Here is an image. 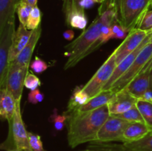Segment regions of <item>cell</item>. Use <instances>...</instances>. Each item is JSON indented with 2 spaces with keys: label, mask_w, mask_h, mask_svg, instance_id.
Here are the masks:
<instances>
[{
  "label": "cell",
  "mask_w": 152,
  "mask_h": 151,
  "mask_svg": "<svg viewBox=\"0 0 152 151\" xmlns=\"http://www.w3.org/2000/svg\"><path fill=\"white\" fill-rule=\"evenodd\" d=\"M151 59L152 43H148L142 49L129 70L114 82L109 90L117 93L126 88V86L142 72L143 68L146 66Z\"/></svg>",
  "instance_id": "cell-5"
},
{
  "label": "cell",
  "mask_w": 152,
  "mask_h": 151,
  "mask_svg": "<svg viewBox=\"0 0 152 151\" xmlns=\"http://www.w3.org/2000/svg\"><path fill=\"white\" fill-rule=\"evenodd\" d=\"M41 33L42 26L39 25L37 29L33 30V33L28 44L25 46V48L22 50V52L19 53V56L16 57V59L13 61V63H16L19 65H30V62H31L33 53H34L36 45L41 36Z\"/></svg>",
  "instance_id": "cell-17"
},
{
  "label": "cell",
  "mask_w": 152,
  "mask_h": 151,
  "mask_svg": "<svg viewBox=\"0 0 152 151\" xmlns=\"http://www.w3.org/2000/svg\"><path fill=\"white\" fill-rule=\"evenodd\" d=\"M28 136H29L30 145L33 151H46L44 149L42 141L40 136L31 133V132H28Z\"/></svg>",
  "instance_id": "cell-32"
},
{
  "label": "cell",
  "mask_w": 152,
  "mask_h": 151,
  "mask_svg": "<svg viewBox=\"0 0 152 151\" xmlns=\"http://www.w3.org/2000/svg\"><path fill=\"white\" fill-rule=\"evenodd\" d=\"M150 1H151V6L152 7V0H150Z\"/></svg>",
  "instance_id": "cell-45"
},
{
  "label": "cell",
  "mask_w": 152,
  "mask_h": 151,
  "mask_svg": "<svg viewBox=\"0 0 152 151\" xmlns=\"http://www.w3.org/2000/svg\"><path fill=\"white\" fill-rule=\"evenodd\" d=\"M96 2L95 0H81L80 1V6L83 9H88L91 7Z\"/></svg>",
  "instance_id": "cell-38"
},
{
  "label": "cell",
  "mask_w": 152,
  "mask_h": 151,
  "mask_svg": "<svg viewBox=\"0 0 152 151\" xmlns=\"http://www.w3.org/2000/svg\"><path fill=\"white\" fill-rule=\"evenodd\" d=\"M150 7V0H112L111 8L114 9L116 20L129 33L137 28Z\"/></svg>",
  "instance_id": "cell-3"
},
{
  "label": "cell",
  "mask_w": 152,
  "mask_h": 151,
  "mask_svg": "<svg viewBox=\"0 0 152 151\" xmlns=\"http://www.w3.org/2000/svg\"><path fill=\"white\" fill-rule=\"evenodd\" d=\"M136 106L143 118L144 122L152 133V102L138 99Z\"/></svg>",
  "instance_id": "cell-23"
},
{
  "label": "cell",
  "mask_w": 152,
  "mask_h": 151,
  "mask_svg": "<svg viewBox=\"0 0 152 151\" xmlns=\"http://www.w3.org/2000/svg\"><path fill=\"white\" fill-rule=\"evenodd\" d=\"M17 103L14 96L7 88L0 89V115L2 120L12 121L16 112Z\"/></svg>",
  "instance_id": "cell-15"
},
{
  "label": "cell",
  "mask_w": 152,
  "mask_h": 151,
  "mask_svg": "<svg viewBox=\"0 0 152 151\" xmlns=\"http://www.w3.org/2000/svg\"><path fill=\"white\" fill-rule=\"evenodd\" d=\"M151 133L145 123L129 122L123 135V142L131 143L139 141Z\"/></svg>",
  "instance_id": "cell-16"
},
{
  "label": "cell",
  "mask_w": 152,
  "mask_h": 151,
  "mask_svg": "<svg viewBox=\"0 0 152 151\" xmlns=\"http://www.w3.org/2000/svg\"><path fill=\"white\" fill-rule=\"evenodd\" d=\"M126 90L136 99H140L148 90H152V76L149 70H142L126 87Z\"/></svg>",
  "instance_id": "cell-13"
},
{
  "label": "cell",
  "mask_w": 152,
  "mask_h": 151,
  "mask_svg": "<svg viewBox=\"0 0 152 151\" xmlns=\"http://www.w3.org/2000/svg\"><path fill=\"white\" fill-rule=\"evenodd\" d=\"M43 99H44V94L39 89L31 90L28 93V101L33 105H37L40 103L42 102Z\"/></svg>",
  "instance_id": "cell-35"
},
{
  "label": "cell",
  "mask_w": 152,
  "mask_h": 151,
  "mask_svg": "<svg viewBox=\"0 0 152 151\" xmlns=\"http://www.w3.org/2000/svg\"><path fill=\"white\" fill-rule=\"evenodd\" d=\"M15 20L9 22L0 30V89L7 87L9 53L15 32Z\"/></svg>",
  "instance_id": "cell-6"
},
{
  "label": "cell",
  "mask_w": 152,
  "mask_h": 151,
  "mask_svg": "<svg viewBox=\"0 0 152 151\" xmlns=\"http://www.w3.org/2000/svg\"><path fill=\"white\" fill-rule=\"evenodd\" d=\"M137 99L134 97L126 89L117 92L108 103L110 115H118L126 112L136 105Z\"/></svg>",
  "instance_id": "cell-11"
},
{
  "label": "cell",
  "mask_w": 152,
  "mask_h": 151,
  "mask_svg": "<svg viewBox=\"0 0 152 151\" xmlns=\"http://www.w3.org/2000/svg\"><path fill=\"white\" fill-rule=\"evenodd\" d=\"M8 124L11 125L13 137L19 149L22 151H33L30 145L28 132L26 130L22 118L20 103H17L14 116L12 121H9Z\"/></svg>",
  "instance_id": "cell-10"
},
{
  "label": "cell",
  "mask_w": 152,
  "mask_h": 151,
  "mask_svg": "<svg viewBox=\"0 0 152 151\" xmlns=\"http://www.w3.org/2000/svg\"><path fill=\"white\" fill-rule=\"evenodd\" d=\"M128 32L117 20L111 25V38L117 39H125L127 36Z\"/></svg>",
  "instance_id": "cell-30"
},
{
  "label": "cell",
  "mask_w": 152,
  "mask_h": 151,
  "mask_svg": "<svg viewBox=\"0 0 152 151\" xmlns=\"http://www.w3.org/2000/svg\"><path fill=\"white\" fill-rule=\"evenodd\" d=\"M104 1H105V0H95V1H96V3H100V4H102Z\"/></svg>",
  "instance_id": "cell-43"
},
{
  "label": "cell",
  "mask_w": 152,
  "mask_h": 151,
  "mask_svg": "<svg viewBox=\"0 0 152 151\" xmlns=\"http://www.w3.org/2000/svg\"><path fill=\"white\" fill-rule=\"evenodd\" d=\"M50 119H51L52 122L53 123L55 129L58 131H61V130H63L66 121L68 120V115L65 114V113L62 115H59L57 113L56 109H54L53 114L50 116Z\"/></svg>",
  "instance_id": "cell-29"
},
{
  "label": "cell",
  "mask_w": 152,
  "mask_h": 151,
  "mask_svg": "<svg viewBox=\"0 0 152 151\" xmlns=\"http://www.w3.org/2000/svg\"><path fill=\"white\" fill-rule=\"evenodd\" d=\"M41 19L42 13L38 6H34L33 7L31 13L28 18V23H27L26 28L30 30H34L37 29L39 25H41Z\"/></svg>",
  "instance_id": "cell-27"
},
{
  "label": "cell",
  "mask_w": 152,
  "mask_h": 151,
  "mask_svg": "<svg viewBox=\"0 0 152 151\" xmlns=\"http://www.w3.org/2000/svg\"><path fill=\"white\" fill-rule=\"evenodd\" d=\"M32 33L33 30H30L25 26L19 24L13 36V41L10 47L9 53V64L13 62L22 52V50L25 48Z\"/></svg>",
  "instance_id": "cell-14"
},
{
  "label": "cell",
  "mask_w": 152,
  "mask_h": 151,
  "mask_svg": "<svg viewBox=\"0 0 152 151\" xmlns=\"http://www.w3.org/2000/svg\"><path fill=\"white\" fill-rule=\"evenodd\" d=\"M21 0H0V30L10 21L15 20L16 7Z\"/></svg>",
  "instance_id": "cell-18"
},
{
  "label": "cell",
  "mask_w": 152,
  "mask_h": 151,
  "mask_svg": "<svg viewBox=\"0 0 152 151\" xmlns=\"http://www.w3.org/2000/svg\"><path fill=\"white\" fill-rule=\"evenodd\" d=\"M41 86V81L37 76L28 72L25 80V87L31 90L38 89Z\"/></svg>",
  "instance_id": "cell-33"
},
{
  "label": "cell",
  "mask_w": 152,
  "mask_h": 151,
  "mask_svg": "<svg viewBox=\"0 0 152 151\" xmlns=\"http://www.w3.org/2000/svg\"><path fill=\"white\" fill-rule=\"evenodd\" d=\"M23 1L28 3V4H31V5H32L33 7H34V6L37 5V1H38V0H23Z\"/></svg>",
  "instance_id": "cell-42"
},
{
  "label": "cell",
  "mask_w": 152,
  "mask_h": 151,
  "mask_svg": "<svg viewBox=\"0 0 152 151\" xmlns=\"http://www.w3.org/2000/svg\"><path fill=\"white\" fill-rule=\"evenodd\" d=\"M116 116L119 117V118H122V119L125 120V121H128V122H144L143 118H142V115H141L139 109L135 105L130 110H129L126 112L123 113L118 114V115H114Z\"/></svg>",
  "instance_id": "cell-26"
},
{
  "label": "cell",
  "mask_w": 152,
  "mask_h": 151,
  "mask_svg": "<svg viewBox=\"0 0 152 151\" xmlns=\"http://www.w3.org/2000/svg\"><path fill=\"white\" fill-rule=\"evenodd\" d=\"M149 43H152V33H151V36H150Z\"/></svg>",
  "instance_id": "cell-44"
},
{
  "label": "cell",
  "mask_w": 152,
  "mask_h": 151,
  "mask_svg": "<svg viewBox=\"0 0 152 151\" xmlns=\"http://www.w3.org/2000/svg\"><path fill=\"white\" fill-rule=\"evenodd\" d=\"M90 99V97L88 96L87 93L83 91V87L80 88V87H76L70 98L67 107V111L65 113L69 115L72 113L76 112L82 106L88 103Z\"/></svg>",
  "instance_id": "cell-21"
},
{
  "label": "cell",
  "mask_w": 152,
  "mask_h": 151,
  "mask_svg": "<svg viewBox=\"0 0 152 151\" xmlns=\"http://www.w3.org/2000/svg\"><path fill=\"white\" fill-rule=\"evenodd\" d=\"M30 68L36 73H41L48 68V65L38 56H36L34 60L30 65Z\"/></svg>",
  "instance_id": "cell-34"
},
{
  "label": "cell",
  "mask_w": 152,
  "mask_h": 151,
  "mask_svg": "<svg viewBox=\"0 0 152 151\" xmlns=\"http://www.w3.org/2000/svg\"><path fill=\"white\" fill-rule=\"evenodd\" d=\"M151 33L148 36L146 37V38H145V40H144V41L141 43L139 47L136 49V50H134V51L132 52V53H130V54H129V56L126 58V59H123V60L122 61L120 64H119V65H117V67H116L114 73H113L112 76H111V77L110 78V79L108 80V82L106 83V84L104 86V87L102 88V91H106V90H109L110 88L111 87V86L114 84V82H115L117 80H118L119 78H120V77H121L122 76H123V74H124L125 73H126V71L129 70V68H130L131 65H132V63L134 62V61L135 60V59L137 57V56L139 55V53H140V51L142 50V49L143 48V47H145L147 44H148V43H149V39H150V36H151Z\"/></svg>",
  "instance_id": "cell-12"
},
{
  "label": "cell",
  "mask_w": 152,
  "mask_h": 151,
  "mask_svg": "<svg viewBox=\"0 0 152 151\" xmlns=\"http://www.w3.org/2000/svg\"><path fill=\"white\" fill-rule=\"evenodd\" d=\"M8 134H7L5 140L1 143L0 148H1V150L4 151H22L16 144V141H15L14 137H13L11 125L10 124H8Z\"/></svg>",
  "instance_id": "cell-28"
},
{
  "label": "cell",
  "mask_w": 152,
  "mask_h": 151,
  "mask_svg": "<svg viewBox=\"0 0 152 151\" xmlns=\"http://www.w3.org/2000/svg\"><path fill=\"white\" fill-rule=\"evenodd\" d=\"M81 0H65L64 1V12L69 11V10L79 9V10H84L80 6Z\"/></svg>",
  "instance_id": "cell-36"
},
{
  "label": "cell",
  "mask_w": 152,
  "mask_h": 151,
  "mask_svg": "<svg viewBox=\"0 0 152 151\" xmlns=\"http://www.w3.org/2000/svg\"><path fill=\"white\" fill-rule=\"evenodd\" d=\"M62 1H65V0H62Z\"/></svg>",
  "instance_id": "cell-46"
},
{
  "label": "cell",
  "mask_w": 152,
  "mask_h": 151,
  "mask_svg": "<svg viewBox=\"0 0 152 151\" xmlns=\"http://www.w3.org/2000/svg\"><path fill=\"white\" fill-rule=\"evenodd\" d=\"M128 151H152V133L139 141L123 144Z\"/></svg>",
  "instance_id": "cell-22"
},
{
  "label": "cell",
  "mask_w": 152,
  "mask_h": 151,
  "mask_svg": "<svg viewBox=\"0 0 152 151\" xmlns=\"http://www.w3.org/2000/svg\"><path fill=\"white\" fill-rule=\"evenodd\" d=\"M115 93L112 92L111 90H106V91H102L99 94L95 96L94 97L91 98L88 101V103L82 106L80 109L77 110L76 112L84 113L88 111H91L94 110L98 109V108L103 107L108 105L109 101L111 98L114 96Z\"/></svg>",
  "instance_id": "cell-19"
},
{
  "label": "cell",
  "mask_w": 152,
  "mask_h": 151,
  "mask_svg": "<svg viewBox=\"0 0 152 151\" xmlns=\"http://www.w3.org/2000/svg\"><path fill=\"white\" fill-rule=\"evenodd\" d=\"M117 65L116 53L114 51L83 87V91L87 93L90 99L102 92V88L111 77Z\"/></svg>",
  "instance_id": "cell-4"
},
{
  "label": "cell",
  "mask_w": 152,
  "mask_h": 151,
  "mask_svg": "<svg viewBox=\"0 0 152 151\" xmlns=\"http://www.w3.org/2000/svg\"><path fill=\"white\" fill-rule=\"evenodd\" d=\"M79 151H128L124 145L112 144L109 143H99V142H93V144L89 145L86 150Z\"/></svg>",
  "instance_id": "cell-24"
},
{
  "label": "cell",
  "mask_w": 152,
  "mask_h": 151,
  "mask_svg": "<svg viewBox=\"0 0 152 151\" xmlns=\"http://www.w3.org/2000/svg\"><path fill=\"white\" fill-rule=\"evenodd\" d=\"M140 99L145 101H148V102H152V90H148V91H147Z\"/></svg>",
  "instance_id": "cell-40"
},
{
  "label": "cell",
  "mask_w": 152,
  "mask_h": 151,
  "mask_svg": "<svg viewBox=\"0 0 152 151\" xmlns=\"http://www.w3.org/2000/svg\"><path fill=\"white\" fill-rule=\"evenodd\" d=\"M151 32L152 30L145 31L138 28H134L131 30L123 42L114 50L117 65L136 50Z\"/></svg>",
  "instance_id": "cell-9"
},
{
  "label": "cell",
  "mask_w": 152,
  "mask_h": 151,
  "mask_svg": "<svg viewBox=\"0 0 152 151\" xmlns=\"http://www.w3.org/2000/svg\"><path fill=\"white\" fill-rule=\"evenodd\" d=\"M149 70L150 72H151V74L152 76V59H151V61H150V62L147 64L146 66L143 68V70Z\"/></svg>",
  "instance_id": "cell-41"
},
{
  "label": "cell",
  "mask_w": 152,
  "mask_h": 151,
  "mask_svg": "<svg viewBox=\"0 0 152 151\" xmlns=\"http://www.w3.org/2000/svg\"><path fill=\"white\" fill-rule=\"evenodd\" d=\"M111 3H112V0H105V1L101 4L100 7H99V13H102L103 11L106 10L107 9L111 8Z\"/></svg>",
  "instance_id": "cell-37"
},
{
  "label": "cell",
  "mask_w": 152,
  "mask_h": 151,
  "mask_svg": "<svg viewBox=\"0 0 152 151\" xmlns=\"http://www.w3.org/2000/svg\"><path fill=\"white\" fill-rule=\"evenodd\" d=\"M63 37L68 41H71L74 38V32L72 30H68L63 33Z\"/></svg>",
  "instance_id": "cell-39"
},
{
  "label": "cell",
  "mask_w": 152,
  "mask_h": 151,
  "mask_svg": "<svg viewBox=\"0 0 152 151\" xmlns=\"http://www.w3.org/2000/svg\"><path fill=\"white\" fill-rule=\"evenodd\" d=\"M116 20L115 13L113 8L107 9L99 13L90 26L70 44L65 47V56L68 59L65 63L64 70L74 68L83 59L95 51L103 44L99 39L101 31L104 25L111 24Z\"/></svg>",
  "instance_id": "cell-1"
},
{
  "label": "cell",
  "mask_w": 152,
  "mask_h": 151,
  "mask_svg": "<svg viewBox=\"0 0 152 151\" xmlns=\"http://www.w3.org/2000/svg\"><path fill=\"white\" fill-rule=\"evenodd\" d=\"M137 28L145 31L152 30V10H148L144 14Z\"/></svg>",
  "instance_id": "cell-31"
},
{
  "label": "cell",
  "mask_w": 152,
  "mask_h": 151,
  "mask_svg": "<svg viewBox=\"0 0 152 151\" xmlns=\"http://www.w3.org/2000/svg\"><path fill=\"white\" fill-rule=\"evenodd\" d=\"M29 67L30 65H19L13 62L9 65L6 88L14 96L16 102L19 103L22 99L25 80L28 73Z\"/></svg>",
  "instance_id": "cell-8"
},
{
  "label": "cell",
  "mask_w": 152,
  "mask_h": 151,
  "mask_svg": "<svg viewBox=\"0 0 152 151\" xmlns=\"http://www.w3.org/2000/svg\"><path fill=\"white\" fill-rule=\"evenodd\" d=\"M33 7H34L32 5L25 2L23 0H21L16 7V13H17L18 18H19V24L26 27L28 18H29Z\"/></svg>",
  "instance_id": "cell-25"
},
{
  "label": "cell",
  "mask_w": 152,
  "mask_h": 151,
  "mask_svg": "<svg viewBox=\"0 0 152 151\" xmlns=\"http://www.w3.org/2000/svg\"><path fill=\"white\" fill-rule=\"evenodd\" d=\"M67 25L72 28L79 30H86L88 25V18L85 13V10H69L65 13Z\"/></svg>",
  "instance_id": "cell-20"
},
{
  "label": "cell",
  "mask_w": 152,
  "mask_h": 151,
  "mask_svg": "<svg viewBox=\"0 0 152 151\" xmlns=\"http://www.w3.org/2000/svg\"><path fill=\"white\" fill-rule=\"evenodd\" d=\"M109 116L108 105L91 111L69 114L68 120L69 146L74 148L87 142H96L99 129Z\"/></svg>",
  "instance_id": "cell-2"
},
{
  "label": "cell",
  "mask_w": 152,
  "mask_h": 151,
  "mask_svg": "<svg viewBox=\"0 0 152 151\" xmlns=\"http://www.w3.org/2000/svg\"><path fill=\"white\" fill-rule=\"evenodd\" d=\"M128 123V121L116 115H110L99 129L96 142L110 143L112 142H122L123 133Z\"/></svg>",
  "instance_id": "cell-7"
}]
</instances>
